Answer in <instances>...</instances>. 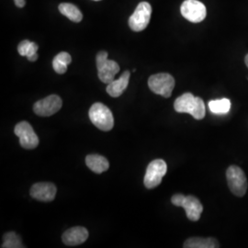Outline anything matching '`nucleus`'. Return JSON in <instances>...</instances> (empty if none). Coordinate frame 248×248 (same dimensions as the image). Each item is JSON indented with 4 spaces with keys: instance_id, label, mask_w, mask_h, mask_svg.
Returning <instances> with one entry per match:
<instances>
[{
    "instance_id": "9",
    "label": "nucleus",
    "mask_w": 248,
    "mask_h": 248,
    "mask_svg": "<svg viewBox=\"0 0 248 248\" xmlns=\"http://www.w3.org/2000/svg\"><path fill=\"white\" fill-rule=\"evenodd\" d=\"M180 11L184 18L193 23L202 22L207 14L203 3L198 0H185L181 5Z\"/></svg>"
},
{
    "instance_id": "24",
    "label": "nucleus",
    "mask_w": 248,
    "mask_h": 248,
    "mask_svg": "<svg viewBox=\"0 0 248 248\" xmlns=\"http://www.w3.org/2000/svg\"><path fill=\"white\" fill-rule=\"evenodd\" d=\"M94 1H100V0H94Z\"/></svg>"
},
{
    "instance_id": "1",
    "label": "nucleus",
    "mask_w": 248,
    "mask_h": 248,
    "mask_svg": "<svg viewBox=\"0 0 248 248\" xmlns=\"http://www.w3.org/2000/svg\"><path fill=\"white\" fill-rule=\"evenodd\" d=\"M174 108L178 113H188L196 120H202L206 114L204 101L191 93H185L178 97L174 103Z\"/></svg>"
},
{
    "instance_id": "7",
    "label": "nucleus",
    "mask_w": 248,
    "mask_h": 248,
    "mask_svg": "<svg viewBox=\"0 0 248 248\" xmlns=\"http://www.w3.org/2000/svg\"><path fill=\"white\" fill-rule=\"evenodd\" d=\"M167 171L168 166L164 160L155 159L152 161L146 169L143 179L144 186L149 189L159 186L163 177L167 174Z\"/></svg>"
},
{
    "instance_id": "11",
    "label": "nucleus",
    "mask_w": 248,
    "mask_h": 248,
    "mask_svg": "<svg viewBox=\"0 0 248 248\" xmlns=\"http://www.w3.org/2000/svg\"><path fill=\"white\" fill-rule=\"evenodd\" d=\"M62 99L59 96L51 95L37 101L33 106V110L38 116L50 117L58 112L62 108Z\"/></svg>"
},
{
    "instance_id": "13",
    "label": "nucleus",
    "mask_w": 248,
    "mask_h": 248,
    "mask_svg": "<svg viewBox=\"0 0 248 248\" xmlns=\"http://www.w3.org/2000/svg\"><path fill=\"white\" fill-rule=\"evenodd\" d=\"M89 237V232L84 227H73L62 234V240L66 246L75 247L85 243Z\"/></svg>"
},
{
    "instance_id": "20",
    "label": "nucleus",
    "mask_w": 248,
    "mask_h": 248,
    "mask_svg": "<svg viewBox=\"0 0 248 248\" xmlns=\"http://www.w3.org/2000/svg\"><path fill=\"white\" fill-rule=\"evenodd\" d=\"M209 108L213 114H227L231 109V101L228 98L215 99L209 102Z\"/></svg>"
},
{
    "instance_id": "14",
    "label": "nucleus",
    "mask_w": 248,
    "mask_h": 248,
    "mask_svg": "<svg viewBox=\"0 0 248 248\" xmlns=\"http://www.w3.org/2000/svg\"><path fill=\"white\" fill-rule=\"evenodd\" d=\"M130 76H131L130 72H124V74L120 77L119 79H114L109 84H108L106 89L108 94L112 98H118L122 96V94L124 93L129 85Z\"/></svg>"
},
{
    "instance_id": "12",
    "label": "nucleus",
    "mask_w": 248,
    "mask_h": 248,
    "mask_svg": "<svg viewBox=\"0 0 248 248\" xmlns=\"http://www.w3.org/2000/svg\"><path fill=\"white\" fill-rule=\"evenodd\" d=\"M56 186L50 182L36 183L31 188V196L40 202H52L56 196Z\"/></svg>"
},
{
    "instance_id": "23",
    "label": "nucleus",
    "mask_w": 248,
    "mask_h": 248,
    "mask_svg": "<svg viewBox=\"0 0 248 248\" xmlns=\"http://www.w3.org/2000/svg\"><path fill=\"white\" fill-rule=\"evenodd\" d=\"M245 62H246V64H247V66L248 67V54L246 56V59H245Z\"/></svg>"
},
{
    "instance_id": "6",
    "label": "nucleus",
    "mask_w": 248,
    "mask_h": 248,
    "mask_svg": "<svg viewBox=\"0 0 248 248\" xmlns=\"http://www.w3.org/2000/svg\"><path fill=\"white\" fill-rule=\"evenodd\" d=\"M226 177L231 192L237 197H243L248 190V178L244 171L236 166H231L226 171Z\"/></svg>"
},
{
    "instance_id": "2",
    "label": "nucleus",
    "mask_w": 248,
    "mask_h": 248,
    "mask_svg": "<svg viewBox=\"0 0 248 248\" xmlns=\"http://www.w3.org/2000/svg\"><path fill=\"white\" fill-rule=\"evenodd\" d=\"M89 119L98 129L108 132L114 126V119L110 109L102 103L93 104L89 112Z\"/></svg>"
},
{
    "instance_id": "16",
    "label": "nucleus",
    "mask_w": 248,
    "mask_h": 248,
    "mask_svg": "<svg viewBox=\"0 0 248 248\" xmlns=\"http://www.w3.org/2000/svg\"><path fill=\"white\" fill-rule=\"evenodd\" d=\"M220 247L218 241L213 238H202V237H192L186 240L184 243L185 248H217Z\"/></svg>"
},
{
    "instance_id": "5",
    "label": "nucleus",
    "mask_w": 248,
    "mask_h": 248,
    "mask_svg": "<svg viewBox=\"0 0 248 248\" xmlns=\"http://www.w3.org/2000/svg\"><path fill=\"white\" fill-rule=\"evenodd\" d=\"M98 77L103 83L109 84L115 78L116 75L120 72L119 64L112 60L108 59V53L101 51L97 54L96 58Z\"/></svg>"
},
{
    "instance_id": "8",
    "label": "nucleus",
    "mask_w": 248,
    "mask_h": 248,
    "mask_svg": "<svg viewBox=\"0 0 248 248\" xmlns=\"http://www.w3.org/2000/svg\"><path fill=\"white\" fill-rule=\"evenodd\" d=\"M152 7L148 2H141L129 18V26L133 31H142L150 22Z\"/></svg>"
},
{
    "instance_id": "19",
    "label": "nucleus",
    "mask_w": 248,
    "mask_h": 248,
    "mask_svg": "<svg viewBox=\"0 0 248 248\" xmlns=\"http://www.w3.org/2000/svg\"><path fill=\"white\" fill-rule=\"evenodd\" d=\"M71 62V55L66 52H61L53 58V70L59 75H62L66 72L68 64H70Z\"/></svg>"
},
{
    "instance_id": "3",
    "label": "nucleus",
    "mask_w": 248,
    "mask_h": 248,
    "mask_svg": "<svg viewBox=\"0 0 248 248\" xmlns=\"http://www.w3.org/2000/svg\"><path fill=\"white\" fill-rule=\"evenodd\" d=\"M171 202L177 207H182L186 212L187 219L193 222L199 221L203 212L202 204L194 196L176 194L172 197Z\"/></svg>"
},
{
    "instance_id": "10",
    "label": "nucleus",
    "mask_w": 248,
    "mask_h": 248,
    "mask_svg": "<svg viewBox=\"0 0 248 248\" xmlns=\"http://www.w3.org/2000/svg\"><path fill=\"white\" fill-rule=\"evenodd\" d=\"M14 133L19 138L20 145L24 149H34L38 146L39 138L29 123L21 122L17 124Z\"/></svg>"
},
{
    "instance_id": "22",
    "label": "nucleus",
    "mask_w": 248,
    "mask_h": 248,
    "mask_svg": "<svg viewBox=\"0 0 248 248\" xmlns=\"http://www.w3.org/2000/svg\"><path fill=\"white\" fill-rule=\"evenodd\" d=\"M15 2V5L18 7V8H23L26 4L25 0H14Z\"/></svg>"
},
{
    "instance_id": "4",
    "label": "nucleus",
    "mask_w": 248,
    "mask_h": 248,
    "mask_svg": "<svg viewBox=\"0 0 248 248\" xmlns=\"http://www.w3.org/2000/svg\"><path fill=\"white\" fill-rule=\"evenodd\" d=\"M148 86L154 93L164 98H169L175 88V79L168 73L155 74L149 78Z\"/></svg>"
},
{
    "instance_id": "17",
    "label": "nucleus",
    "mask_w": 248,
    "mask_h": 248,
    "mask_svg": "<svg viewBox=\"0 0 248 248\" xmlns=\"http://www.w3.org/2000/svg\"><path fill=\"white\" fill-rule=\"evenodd\" d=\"M39 49V46L35 43L30 42L28 40L22 41L18 46V52L21 56H26L29 61L35 62L38 59L37 51Z\"/></svg>"
},
{
    "instance_id": "15",
    "label": "nucleus",
    "mask_w": 248,
    "mask_h": 248,
    "mask_svg": "<svg viewBox=\"0 0 248 248\" xmlns=\"http://www.w3.org/2000/svg\"><path fill=\"white\" fill-rule=\"evenodd\" d=\"M86 164L90 170L97 174H101L109 168L108 161L99 155H89L86 158Z\"/></svg>"
},
{
    "instance_id": "18",
    "label": "nucleus",
    "mask_w": 248,
    "mask_h": 248,
    "mask_svg": "<svg viewBox=\"0 0 248 248\" xmlns=\"http://www.w3.org/2000/svg\"><path fill=\"white\" fill-rule=\"evenodd\" d=\"M58 9L62 15L65 16L74 22H80L83 18L82 12L80 11L79 9L71 3H62L59 5Z\"/></svg>"
},
{
    "instance_id": "21",
    "label": "nucleus",
    "mask_w": 248,
    "mask_h": 248,
    "mask_svg": "<svg viewBox=\"0 0 248 248\" xmlns=\"http://www.w3.org/2000/svg\"><path fill=\"white\" fill-rule=\"evenodd\" d=\"M2 248H23L25 246L22 244L21 238L16 232H6L3 236Z\"/></svg>"
}]
</instances>
